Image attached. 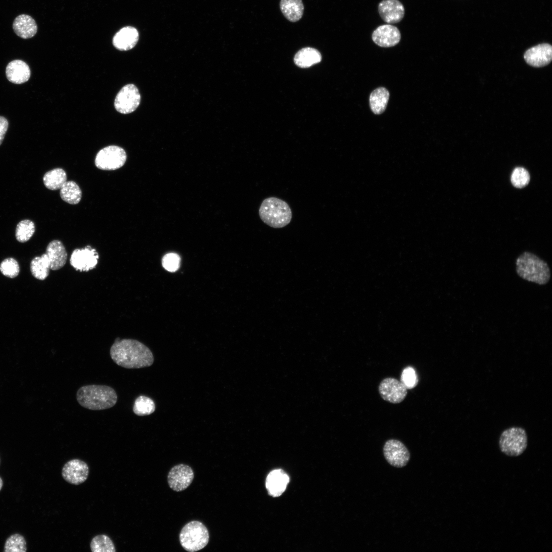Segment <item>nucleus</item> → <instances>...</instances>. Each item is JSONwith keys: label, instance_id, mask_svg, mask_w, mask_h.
<instances>
[{"label": "nucleus", "instance_id": "f257e3e1", "mask_svg": "<svg viewBox=\"0 0 552 552\" xmlns=\"http://www.w3.org/2000/svg\"><path fill=\"white\" fill-rule=\"evenodd\" d=\"M110 355L114 363L126 369L148 367L154 361L150 350L133 339H116L110 347Z\"/></svg>", "mask_w": 552, "mask_h": 552}, {"label": "nucleus", "instance_id": "f03ea898", "mask_svg": "<svg viewBox=\"0 0 552 552\" xmlns=\"http://www.w3.org/2000/svg\"><path fill=\"white\" fill-rule=\"evenodd\" d=\"M79 404L93 410L109 409L117 402V394L112 387L103 385H87L81 387L76 394Z\"/></svg>", "mask_w": 552, "mask_h": 552}, {"label": "nucleus", "instance_id": "7ed1b4c3", "mask_svg": "<svg viewBox=\"0 0 552 552\" xmlns=\"http://www.w3.org/2000/svg\"><path fill=\"white\" fill-rule=\"evenodd\" d=\"M517 274L523 280L539 285L546 284L551 277L547 263L533 253L525 251L516 260Z\"/></svg>", "mask_w": 552, "mask_h": 552}, {"label": "nucleus", "instance_id": "20e7f679", "mask_svg": "<svg viewBox=\"0 0 552 552\" xmlns=\"http://www.w3.org/2000/svg\"><path fill=\"white\" fill-rule=\"evenodd\" d=\"M259 214L264 223L275 228H282L288 225L292 216L288 203L275 197H268L262 202Z\"/></svg>", "mask_w": 552, "mask_h": 552}, {"label": "nucleus", "instance_id": "39448f33", "mask_svg": "<svg viewBox=\"0 0 552 552\" xmlns=\"http://www.w3.org/2000/svg\"><path fill=\"white\" fill-rule=\"evenodd\" d=\"M209 540V531L206 526L199 521H191L187 523L179 534L181 546L190 552L203 548L208 544Z\"/></svg>", "mask_w": 552, "mask_h": 552}, {"label": "nucleus", "instance_id": "423d86ee", "mask_svg": "<svg viewBox=\"0 0 552 552\" xmlns=\"http://www.w3.org/2000/svg\"><path fill=\"white\" fill-rule=\"evenodd\" d=\"M499 446L502 452L509 456L521 455L527 446V436L524 429L512 427L501 433Z\"/></svg>", "mask_w": 552, "mask_h": 552}, {"label": "nucleus", "instance_id": "0eeeda50", "mask_svg": "<svg viewBox=\"0 0 552 552\" xmlns=\"http://www.w3.org/2000/svg\"><path fill=\"white\" fill-rule=\"evenodd\" d=\"M127 155L122 148L111 145L104 147L97 154L95 164L99 169L112 171L122 167L125 163Z\"/></svg>", "mask_w": 552, "mask_h": 552}, {"label": "nucleus", "instance_id": "6e6552de", "mask_svg": "<svg viewBox=\"0 0 552 552\" xmlns=\"http://www.w3.org/2000/svg\"><path fill=\"white\" fill-rule=\"evenodd\" d=\"M140 101L141 95L138 88L133 84H128L123 87L118 93L114 105L120 113L128 114L136 110Z\"/></svg>", "mask_w": 552, "mask_h": 552}, {"label": "nucleus", "instance_id": "1a4fd4ad", "mask_svg": "<svg viewBox=\"0 0 552 552\" xmlns=\"http://www.w3.org/2000/svg\"><path fill=\"white\" fill-rule=\"evenodd\" d=\"M383 451L386 461L395 467H403L409 461L410 453L408 449L398 440H387L384 445Z\"/></svg>", "mask_w": 552, "mask_h": 552}, {"label": "nucleus", "instance_id": "9d476101", "mask_svg": "<svg viewBox=\"0 0 552 552\" xmlns=\"http://www.w3.org/2000/svg\"><path fill=\"white\" fill-rule=\"evenodd\" d=\"M407 389L401 381L392 377L383 379L378 387L382 398L394 404L401 403L405 399L407 394Z\"/></svg>", "mask_w": 552, "mask_h": 552}, {"label": "nucleus", "instance_id": "9b49d317", "mask_svg": "<svg viewBox=\"0 0 552 552\" xmlns=\"http://www.w3.org/2000/svg\"><path fill=\"white\" fill-rule=\"evenodd\" d=\"M99 255L96 250L88 245L83 248L75 249L71 254L70 262L77 270L88 271L96 267Z\"/></svg>", "mask_w": 552, "mask_h": 552}, {"label": "nucleus", "instance_id": "f8f14e48", "mask_svg": "<svg viewBox=\"0 0 552 552\" xmlns=\"http://www.w3.org/2000/svg\"><path fill=\"white\" fill-rule=\"evenodd\" d=\"M194 477V472L190 466L178 464L173 467L169 472L168 485L173 491H182L191 485Z\"/></svg>", "mask_w": 552, "mask_h": 552}, {"label": "nucleus", "instance_id": "ddd939ff", "mask_svg": "<svg viewBox=\"0 0 552 552\" xmlns=\"http://www.w3.org/2000/svg\"><path fill=\"white\" fill-rule=\"evenodd\" d=\"M88 474L87 464L79 459H73L66 462L61 472L63 478L68 483L74 485L83 483L87 479Z\"/></svg>", "mask_w": 552, "mask_h": 552}, {"label": "nucleus", "instance_id": "4468645a", "mask_svg": "<svg viewBox=\"0 0 552 552\" xmlns=\"http://www.w3.org/2000/svg\"><path fill=\"white\" fill-rule=\"evenodd\" d=\"M372 38L378 46L388 48L397 45L401 39V33L395 26L386 24L377 27L373 32Z\"/></svg>", "mask_w": 552, "mask_h": 552}, {"label": "nucleus", "instance_id": "2eb2a0df", "mask_svg": "<svg viewBox=\"0 0 552 552\" xmlns=\"http://www.w3.org/2000/svg\"><path fill=\"white\" fill-rule=\"evenodd\" d=\"M526 62L534 67H540L549 64L552 59V47L544 43L528 49L524 54Z\"/></svg>", "mask_w": 552, "mask_h": 552}, {"label": "nucleus", "instance_id": "dca6fc26", "mask_svg": "<svg viewBox=\"0 0 552 552\" xmlns=\"http://www.w3.org/2000/svg\"><path fill=\"white\" fill-rule=\"evenodd\" d=\"M378 12L385 22L393 24L398 23L403 19L405 9L398 0H383L378 5Z\"/></svg>", "mask_w": 552, "mask_h": 552}, {"label": "nucleus", "instance_id": "f3484780", "mask_svg": "<svg viewBox=\"0 0 552 552\" xmlns=\"http://www.w3.org/2000/svg\"><path fill=\"white\" fill-rule=\"evenodd\" d=\"M45 254L50 262V269L58 270L65 264L67 254L60 241L55 240L50 242L47 247Z\"/></svg>", "mask_w": 552, "mask_h": 552}, {"label": "nucleus", "instance_id": "a211bd4d", "mask_svg": "<svg viewBox=\"0 0 552 552\" xmlns=\"http://www.w3.org/2000/svg\"><path fill=\"white\" fill-rule=\"evenodd\" d=\"M139 40L137 30L131 26L121 29L114 36L112 43L120 51H127L134 48Z\"/></svg>", "mask_w": 552, "mask_h": 552}, {"label": "nucleus", "instance_id": "6ab92c4d", "mask_svg": "<svg viewBox=\"0 0 552 552\" xmlns=\"http://www.w3.org/2000/svg\"><path fill=\"white\" fill-rule=\"evenodd\" d=\"M6 75L10 82L19 84L29 79L31 72L29 65L26 62L20 60H14L7 65Z\"/></svg>", "mask_w": 552, "mask_h": 552}, {"label": "nucleus", "instance_id": "aec40b11", "mask_svg": "<svg viewBox=\"0 0 552 552\" xmlns=\"http://www.w3.org/2000/svg\"><path fill=\"white\" fill-rule=\"evenodd\" d=\"M289 481L288 476L283 470H274L268 475L266 487L270 495L278 497L285 491Z\"/></svg>", "mask_w": 552, "mask_h": 552}, {"label": "nucleus", "instance_id": "412c9836", "mask_svg": "<svg viewBox=\"0 0 552 552\" xmlns=\"http://www.w3.org/2000/svg\"><path fill=\"white\" fill-rule=\"evenodd\" d=\"M15 33L23 39H29L35 35L37 26L35 20L27 14H20L15 17L13 25Z\"/></svg>", "mask_w": 552, "mask_h": 552}, {"label": "nucleus", "instance_id": "4be33fe9", "mask_svg": "<svg viewBox=\"0 0 552 552\" xmlns=\"http://www.w3.org/2000/svg\"><path fill=\"white\" fill-rule=\"evenodd\" d=\"M321 60V55L315 49L306 47L301 49L294 56V63L298 66L307 68L319 63Z\"/></svg>", "mask_w": 552, "mask_h": 552}, {"label": "nucleus", "instance_id": "5701e85b", "mask_svg": "<svg viewBox=\"0 0 552 552\" xmlns=\"http://www.w3.org/2000/svg\"><path fill=\"white\" fill-rule=\"evenodd\" d=\"M280 9L284 16L291 22H296L302 17L304 5L302 0H281Z\"/></svg>", "mask_w": 552, "mask_h": 552}, {"label": "nucleus", "instance_id": "b1692460", "mask_svg": "<svg viewBox=\"0 0 552 552\" xmlns=\"http://www.w3.org/2000/svg\"><path fill=\"white\" fill-rule=\"evenodd\" d=\"M389 93L383 87L374 90L370 96V105L372 111L376 114H380L385 110L389 100Z\"/></svg>", "mask_w": 552, "mask_h": 552}, {"label": "nucleus", "instance_id": "393cba45", "mask_svg": "<svg viewBox=\"0 0 552 552\" xmlns=\"http://www.w3.org/2000/svg\"><path fill=\"white\" fill-rule=\"evenodd\" d=\"M66 179V172L61 168L52 169L47 172L43 177L44 186L51 190L60 189Z\"/></svg>", "mask_w": 552, "mask_h": 552}, {"label": "nucleus", "instance_id": "a878e982", "mask_svg": "<svg viewBox=\"0 0 552 552\" xmlns=\"http://www.w3.org/2000/svg\"><path fill=\"white\" fill-rule=\"evenodd\" d=\"M50 265L46 254L35 257L31 262L30 270L33 276L39 280H44L49 275Z\"/></svg>", "mask_w": 552, "mask_h": 552}, {"label": "nucleus", "instance_id": "bb28decb", "mask_svg": "<svg viewBox=\"0 0 552 552\" xmlns=\"http://www.w3.org/2000/svg\"><path fill=\"white\" fill-rule=\"evenodd\" d=\"M60 190V197L65 202L71 204H76L80 202L82 192L75 181H66Z\"/></svg>", "mask_w": 552, "mask_h": 552}, {"label": "nucleus", "instance_id": "cd10ccee", "mask_svg": "<svg viewBox=\"0 0 552 552\" xmlns=\"http://www.w3.org/2000/svg\"><path fill=\"white\" fill-rule=\"evenodd\" d=\"M93 552H116V549L112 540L106 535L101 534L94 537L90 543Z\"/></svg>", "mask_w": 552, "mask_h": 552}, {"label": "nucleus", "instance_id": "c85d7f7f", "mask_svg": "<svg viewBox=\"0 0 552 552\" xmlns=\"http://www.w3.org/2000/svg\"><path fill=\"white\" fill-rule=\"evenodd\" d=\"M155 409L153 401L144 396L138 397L135 400L133 406V412L139 416L149 415L154 411Z\"/></svg>", "mask_w": 552, "mask_h": 552}, {"label": "nucleus", "instance_id": "c756f323", "mask_svg": "<svg viewBox=\"0 0 552 552\" xmlns=\"http://www.w3.org/2000/svg\"><path fill=\"white\" fill-rule=\"evenodd\" d=\"M35 231V226L33 221L28 219L22 220L16 226V239L19 242H26L32 237Z\"/></svg>", "mask_w": 552, "mask_h": 552}, {"label": "nucleus", "instance_id": "7c9ffc66", "mask_svg": "<svg viewBox=\"0 0 552 552\" xmlns=\"http://www.w3.org/2000/svg\"><path fill=\"white\" fill-rule=\"evenodd\" d=\"M26 550L25 539L19 534L11 535L5 542L4 549L5 552H25Z\"/></svg>", "mask_w": 552, "mask_h": 552}, {"label": "nucleus", "instance_id": "2f4dec72", "mask_svg": "<svg viewBox=\"0 0 552 552\" xmlns=\"http://www.w3.org/2000/svg\"><path fill=\"white\" fill-rule=\"evenodd\" d=\"M530 180L528 172L524 168L516 167L513 171L511 181L516 188H522L527 185Z\"/></svg>", "mask_w": 552, "mask_h": 552}, {"label": "nucleus", "instance_id": "473e14b6", "mask_svg": "<svg viewBox=\"0 0 552 552\" xmlns=\"http://www.w3.org/2000/svg\"><path fill=\"white\" fill-rule=\"evenodd\" d=\"M0 271L4 275L8 278H14L19 272V264L13 258L5 259L0 264Z\"/></svg>", "mask_w": 552, "mask_h": 552}, {"label": "nucleus", "instance_id": "72a5a7b5", "mask_svg": "<svg viewBox=\"0 0 552 552\" xmlns=\"http://www.w3.org/2000/svg\"><path fill=\"white\" fill-rule=\"evenodd\" d=\"M401 382L407 389L415 387L418 383V378L415 369L411 366H407L402 372Z\"/></svg>", "mask_w": 552, "mask_h": 552}, {"label": "nucleus", "instance_id": "f704fd0d", "mask_svg": "<svg viewBox=\"0 0 552 552\" xmlns=\"http://www.w3.org/2000/svg\"><path fill=\"white\" fill-rule=\"evenodd\" d=\"M180 261V257L177 254L168 253L163 258V266L168 271L174 272L179 268Z\"/></svg>", "mask_w": 552, "mask_h": 552}, {"label": "nucleus", "instance_id": "c9c22d12", "mask_svg": "<svg viewBox=\"0 0 552 552\" xmlns=\"http://www.w3.org/2000/svg\"><path fill=\"white\" fill-rule=\"evenodd\" d=\"M8 128V122L4 117L0 116V145L2 144L5 135Z\"/></svg>", "mask_w": 552, "mask_h": 552}, {"label": "nucleus", "instance_id": "e433bc0d", "mask_svg": "<svg viewBox=\"0 0 552 552\" xmlns=\"http://www.w3.org/2000/svg\"><path fill=\"white\" fill-rule=\"evenodd\" d=\"M3 485V481L2 479L0 477V491L1 490Z\"/></svg>", "mask_w": 552, "mask_h": 552}]
</instances>
